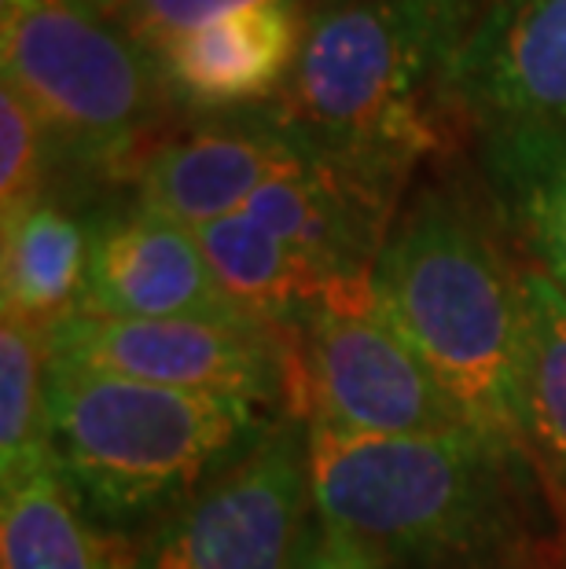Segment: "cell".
<instances>
[{
  "instance_id": "cell-1",
  "label": "cell",
  "mask_w": 566,
  "mask_h": 569,
  "mask_svg": "<svg viewBox=\"0 0 566 569\" xmlns=\"http://www.w3.org/2000/svg\"><path fill=\"white\" fill-rule=\"evenodd\" d=\"M317 518L376 569H545L556 511L519 445L460 427L354 438L309 427Z\"/></svg>"
},
{
  "instance_id": "cell-2",
  "label": "cell",
  "mask_w": 566,
  "mask_h": 569,
  "mask_svg": "<svg viewBox=\"0 0 566 569\" xmlns=\"http://www.w3.org/2000/svg\"><path fill=\"white\" fill-rule=\"evenodd\" d=\"M475 0H320L272 107L324 159L397 196L435 148L441 74Z\"/></svg>"
},
{
  "instance_id": "cell-3",
  "label": "cell",
  "mask_w": 566,
  "mask_h": 569,
  "mask_svg": "<svg viewBox=\"0 0 566 569\" xmlns=\"http://www.w3.org/2000/svg\"><path fill=\"white\" fill-rule=\"evenodd\" d=\"M371 290L464 419L523 448V269L471 202L419 191L383 239Z\"/></svg>"
},
{
  "instance_id": "cell-4",
  "label": "cell",
  "mask_w": 566,
  "mask_h": 569,
  "mask_svg": "<svg viewBox=\"0 0 566 569\" xmlns=\"http://www.w3.org/2000/svg\"><path fill=\"white\" fill-rule=\"evenodd\" d=\"M284 411L52 357L48 452L100 532H143L247 452Z\"/></svg>"
},
{
  "instance_id": "cell-5",
  "label": "cell",
  "mask_w": 566,
  "mask_h": 569,
  "mask_svg": "<svg viewBox=\"0 0 566 569\" xmlns=\"http://www.w3.org/2000/svg\"><path fill=\"white\" fill-rule=\"evenodd\" d=\"M0 63L63 162L111 169L166 100L155 59L89 0H0Z\"/></svg>"
},
{
  "instance_id": "cell-6",
  "label": "cell",
  "mask_w": 566,
  "mask_h": 569,
  "mask_svg": "<svg viewBox=\"0 0 566 569\" xmlns=\"http://www.w3.org/2000/svg\"><path fill=\"white\" fill-rule=\"evenodd\" d=\"M287 416L354 438H408L471 427L405 335L371 280L342 283L284 331Z\"/></svg>"
},
{
  "instance_id": "cell-7",
  "label": "cell",
  "mask_w": 566,
  "mask_h": 569,
  "mask_svg": "<svg viewBox=\"0 0 566 569\" xmlns=\"http://www.w3.org/2000/svg\"><path fill=\"white\" fill-rule=\"evenodd\" d=\"M312 518L309 422L284 411L221 475L143 529L118 569H295Z\"/></svg>"
},
{
  "instance_id": "cell-8",
  "label": "cell",
  "mask_w": 566,
  "mask_h": 569,
  "mask_svg": "<svg viewBox=\"0 0 566 569\" xmlns=\"http://www.w3.org/2000/svg\"><path fill=\"white\" fill-rule=\"evenodd\" d=\"M56 360L188 393L287 411V346L250 320H126L75 312L48 335Z\"/></svg>"
},
{
  "instance_id": "cell-9",
  "label": "cell",
  "mask_w": 566,
  "mask_h": 569,
  "mask_svg": "<svg viewBox=\"0 0 566 569\" xmlns=\"http://www.w3.org/2000/svg\"><path fill=\"white\" fill-rule=\"evenodd\" d=\"M438 96L475 137L566 132V0H481Z\"/></svg>"
},
{
  "instance_id": "cell-10",
  "label": "cell",
  "mask_w": 566,
  "mask_h": 569,
  "mask_svg": "<svg viewBox=\"0 0 566 569\" xmlns=\"http://www.w3.org/2000/svg\"><path fill=\"white\" fill-rule=\"evenodd\" d=\"M324 154L280 118V111L214 114L162 140L137 162V202L191 228L239 213L272 180L302 173Z\"/></svg>"
},
{
  "instance_id": "cell-11",
  "label": "cell",
  "mask_w": 566,
  "mask_h": 569,
  "mask_svg": "<svg viewBox=\"0 0 566 569\" xmlns=\"http://www.w3.org/2000/svg\"><path fill=\"white\" fill-rule=\"evenodd\" d=\"M78 312L126 320H247L221 290L196 232L137 199L92 217Z\"/></svg>"
},
{
  "instance_id": "cell-12",
  "label": "cell",
  "mask_w": 566,
  "mask_h": 569,
  "mask_svg": "<svg viewBox=\"0 0 566 569\" xmlns=\"http://www.w3.org/2000/svg\"><path fill=\"white\" fill-rule=\"evenodd\" d=\"M302 33V0H250L221 11L155 59L166 100L210 118L269 107L291 81Z\"/></svg>"
},
{
  "instance_id": "cell-13",
  "label": "cell",
  "mask_w": 566,
  "mask_h": 569,
  "mask_svg": "<svg viewBox=\"0 0 566 569\" xmlns=\"http://www.w3.org/2000/svg\"><path fill=\"white\" fill-rule=\"evenodd\" d=\"M478 166L508 232L566 290V132H489Z\"/></svg>"
},
{
  "instance_id": "cell-14",
  "label": "cell",
  "mask_w": 566,
  "mask_h": 569,
  "mask_svg": "<svg viewBox=\"0 0 566 569\" xmlns=\"http://www.w3.org/2000/svg\"><path fill=\"white\" fill-rule=\"evenodd\" d=\"M92 221L44 196L19 224L4 228V317L52 335L86 298Z\"/></svg>"
},
{
  "instance_id": "cell-15",
  "label": "cell",
  "mask_w": 566,
  "mask_h": 569,
  "mask_svg": "<svg viewBox=\"0 0 566 569\" xmlns=\"http://www.w3.org/2000/svg\"><path fill=\"white\" fill-rule=\"evenodd\" d=\"M519 430L540 486L566 515V290L537 264L523 269Z\"/></svg>"
},
{
  "instance_id": "cell-16",
  "label": "cell",
  "mask_w": 566,
  "mask_h": 569,
  "mask_svg": "<svg viewBox=\"0 0 566 569\" xmlns=\"http://www.w3.org/2000/svg\"><path fill=\"white\" fill-rule=\"evenodd\" d=\"M196 239L228 301L247 320L276 335L302 323L306 312L328 295V283L284 239H276L247 213L199 228Z\"/></svg>"
},
{
  "instance_id": "cell-17",
  "label": "cell",
  "mask_w": 566,
  "mask_h": 569,
  "mask_svg": "<svg viewBox=\"0 0 566 569\" xmlns=\"http://www.w3.org/2000/svg\"><path fill=\"white\" fill-rule=\"evenodd\" d=\"M0 569H118V562L48 463L16 486H4Z\"/></svg>"
},
{
  "instance_id": "cell-18",
  "label": "cell",
  "mask_w": 566,
  "mask_h": 569,
  "mask_svg": "<svg viewBox=\"0 0 566 569\" xmlns=\"http://www.w3.org/2000/svg\"><path fill=\"white\" fill-rule=\"evenodd\" d=\"M48 375H52L48 335L4 317L0 323V481L4 486H16L52 463Z\"/></svg>"
},
{
  "instance_id": "cell-19",
  "label": "cell",
  "mask_w": 566,
  "mask_h": 569,
  "mask_svg": "<svg viewBox=\"0 0 566 569\" xmlns=\"http://www.w3.org/2000/svg\"><path fill=\"white\" fill-rule=\"evenodd\" d=\"M48 143L38 114L0 81V228H11L44 199Z\"/></svg>"
},
{
  "instance_id": "cell-20",
  "label": "cell",
  "mask_w": 566,
  "mask_h": 569,
  "mask_svg": "<svg viewBox=\"0 0 566 569\" xmlns=\"http://www.w3.org/2000/svg\"><path fill=\"white\" fill-rule=\"evenodd\" d=\"M239 4H250V0H122L111 19L151 59H159L162 48H170L180 33Z\"/></svg>"
},
{
  "instance_id": "cell-21",
  "label": "cell",
  "mask_w": 566,
  "mask_h": 569,
  "mask_svg": "<svg viewBox=\"0 0 566 569\" xmlns=\"http://www.w3.org/2000/svg\"><path fill=\"white\" fill-rule=\"evenodd\" d=\"M295 569H376V562L354 540L342 537L339 529L312 518V529L302 543V555H298Z\"/></svg>"
},
{
  "instance_id": "cell-22",
  "label": "cell",
  "mask_w": 566,
  "mask_h": 569,
  "mask_svg": "<svg viewBox=\"0 0 566 569\" xmlns=\"http://www.w3.org/2000/svg\"><path fill=\"white\" fill-rule=\"evenodd\" d=\"M89 4H92L96 11H103V16H115V11L122 8V0H89Z\"/></svg>"
},
{
  "instance_id": "cell-23",
  "label": "cell",
  "mask_w": 566,
  "mask_h": 569,
  "mask_svg": "<svg viewBox=\"0 0 566 569\" xmlns=\"http://www.w3.org/2000/svg\"><path fill=\"white\" fill-rule=\"evenodd\" d=\"M475 4H478V0H475Z\"/></svg>"
}]
</instances>
